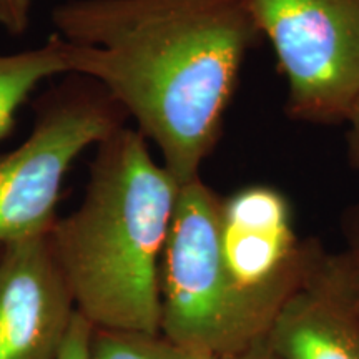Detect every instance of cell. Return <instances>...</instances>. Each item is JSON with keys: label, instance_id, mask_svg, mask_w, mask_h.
I'll return each instance as SVG.
<instances>
[{"label": "cell", "instance_id": "4", "mask_svg": "<svg viewBox=\"0 0 359 359\" xmlns=\"http://www.w3.org/2000/svg\"><path fill=\"white\" fill-rule=\"evenodd\" d=\"M299 122H346L359 98V0H253Z\"/></svg>", "mask_w": 359, "mask_h": 359}, {"label": "cell", "instance_id": "13", "mask_svg": "<svg viewBox=\"0 0 359 359\" xmlns=\"http://www.w3.org/2000/svg\"><path fill=\"white\" fill-rule=\"evenodd\" d=\"M30 2L32 0H0V12H2V27L7 32L20 35L29 27Z\"/></svg>", "mask_w": 359, "mask_h": 359}, {"label": "cell", "instance_id": "16", "mask_svg": "<svg viewBox=\"0 0 359 359\" xmlns=\"http://www.w3.org/2000/svg\"><path fill=\"white\" fill-rule=\"evenodd\" d=\"M0 25H2V12H0Z\"/></svg>", "mask_w": 359, "mask_h": 359}, {"label": "cell", "instance_id": "7", "mask_svg": "<svg viewBox=\"0 0 359 359\" xmlns=\"http://www.w3.org/2000/svg\"><path fill=\"white\" fill-rule=\"evenodd\" d=\"M75 313L48 233L2 246L0 359H58Z\"/></svg>", "mask_w": 359, "mask_h": 359}, {"label": "cell", "instance_id": "9", "mask_svg": "<svg viewBox=\"0 0 359 359\" xmlns=\"http://www.w3.org/2000/svg\"><path fill=\"white\" fill-rule=\"evenodd\" d=\"M70 74L69 45L53 34L40 47L0 53V140L11 132L17 110L40 82Z\"/></svg>", "mask_w": 359, "mask_h": 359}, {"label": "cell", "instance_id": "11", "mask_svg": "<svg viewBox=\"0 0 359 359\" xmlns=\"http://www.w3.org/2000/svg\"><path fill=\"white\" fill-rule=\"evenodd\" d=\"M344 233H346V248L339 251V257L349 291L359 308V210L348 215L346 222H344Z\"/></svg>", "mask_w": 359, "mask_h": 359}, {"label": "cell", "instance_id": "2", "mask_svg": "<svg viewBox=\"0 0 359 359\" xmlns=\"http://www.w3.org/2000/svg\"><path fill=\"white\" fill-rule=\"evenodd\" d=\"M180 185L138 130L97 145L83 198L52 226L75 308L95 330L160 333V268Z\"/></svg>", "mask_w": 359, "mask_h": 359}, {"label": "cell", "instance_id": "17", "mask_svg": "<svg viewBox=\"0 0 359 359\" xmlns=\"http://www.w3.org/2000/svg\"><path fill=\"white\" fill-rule=\"evenodd\" d=\"M0 251H2V246H0Z\"/></svg>", "mask_w": 359, "mask_h": 359}, {"label": "cell", "instance_id": "3", "mask_svg": "<svg viewBox=\"0 0 359 359\" xmlns=\"http://www.w3.org/2000/svg\"><path fill=\"white\" fill-rule=\"evenodd\" d=\"M222 196L201 178L180 187L160 268V333L233 359L266 338L273 318L233 283L219 251Z\"/></svg>", "mask_w": 359, "mask_h": 359}, {"label": "cell", "instance_id": "12", "mask_svg": "<svg viewBox=\"0 0 359 359\" xmlns=\"http://www.w3.org/2000/svg\"><path fill=\"white\" fill-rule=\"evenodd\" d=\"M92 336L93 326L77 311L58 359H92Z\"/></svg>", "mask_w": 359, "mask_h": 359}, {"label": "cell", "instance_id": "10", "mask_svg": "<svg viewBox=\"0 0 359 359\" xmlns=\"http://www.w3.org/2000/svg\"><path fill=\"white\" fill-rule=\"evenodd\" d=\"M92 359H218L173 343L161 333L95 330Z\"/></svg>", "mask_w": 359, "mask_h": 359}, {"label": "cell", "instance_id": "5", "mask_svg": "<svg viewBox=\"0 0 359 359\" xmlns=\"http://www.w3.org/2000/svg\"><path fill=\"white\" fill-rule=\"evenodd\" d=\"M125 115L115 102L77 93L50 103L29 138L0 158V246L50 233L65 175Z\"/></svg>", "mask_w": 359, "mask_h": 359}, {"label": "cell", "instance_id": "15", "mask_svg": "<svg viewBox=\"0 0 359 359\" xmlns=\"http://www.w3.org/2000/svg\"><path fill=\"white\" fill-rule=\"evenodd\" d=\"M346 122L349 123V142H351V154L354 158H356L358 165H359V98L358 102L354 103L353 110L349 111L348 120Z\"/></svg>", "mask_w": 359, "mask_h": 359}, {"label": "cell", "instance_id": "14", "mask_svg": "<svg viewBox=\"0 0 359 359\" xmlns=\"http://www.w3.org/2000/svg\"><path fill=\"white\" fill-rule=\"evenodd\" d=\"M233 359H283L275 349L268 344L266 339H259L255 344H251L248 349L240 353Z\"/></svg>", "mask_w": 359, "mask_h": 359}, {"label": "cell", "instance_id": "8", "mask_svg": "<svg viewBox=\"0 0 359 359\" xmlns=\"http://www.w3.org/2000/svg\"><path fill=\"white\" fill-rule=\"evenodd\" d=\"M264 339L283 359H359V308L339 251L323 250Z\"/></svg>", "mask_w": 359, "mask_h": 359}, {"label": "cell", "instance_id": "1", "mask_svg": "<svg viewBox=\"0 0 359 359\" xmlns=\"http://www.w3.org/2000/svg\"><path fill=\"white\" fill-rule=\"evenodd\" d=\"M50 19L70 74L105 88L180 187L200 178L263 37L253 0H67Z\"/></svg>", "mask_w": 359, "mask_h": 359}, {"label": "cell", "instance_id": "6", "mask_svg": "<svg viewBox=\"0 0 359 359\" xmlns=\"http://www.w3.org/2000/svg\"><path fill=\"white\" fill-rule=\"evenodd\" d=\"M325 246L299 238L288 196L269 185H248L219 206V251L233 283L268 316L302 288Z\"/></svg>", "mask_w": 359, "mask_h": 359}]
</instances>
